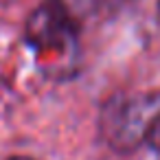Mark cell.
Here are the masks:
<instances>
[{"mask_svg":"<svg viewBox=\"0 0 160 160\" xmlns=\"http://www.w3.org/2000/svg\"><path fill=\"white\" fill-rule=\"evenodd\" d=\"M158 97H112L101 110V134L116 151H132L145 140L147 127L160 112Z\"/></svg>","mask_w":160,"mask_h":160,"instance_id":"1","label":"cell"},{"mask_svg":"<svg viewBox=\"0 0 160 160\" xmlns=\"http://www.w3.org/2000/svg\"><path fill=\"white\" fill-rule=\"evenodd\" d=\"M77 24L64 13L55 0L42 2L27 22V42L38 55H66L75 48Z\"/></svg>","mask_w":160,"mask_h":160,"instance_id":"2","label":"cell"},{"mask_svg":"<svg viewBox=\"0 0 160 160\" xmlns=\"http://www.w3.org/2000/svg\"><path fill=\"white\" fill-rule=\"evenodd\" d=\"M55 2L64 9V13L79 27V22L88 16H92L94 11H99L103 7L105 0H55Z\"/></svg>","mask_w":160,"mask_h":160,"instance_id":"3","label":"cell"},{"mask_svg":"<svg viewBox=\"0 0 160 160\" xmlns=\"http://www.w3.org/2000/svg\"><path fill=\"white\" fill-rule=\"evenodd\" d=\"M145 142L149 147H153L156 151H160V112L153 116V121L149 123L147 127V134H145Z\"/></svg>","mask_w":160,"mask_h":160,"instance_id":"4","label":"cell"},{"mask_svg":"<svg viewBox=\"0 0 160 160\" xmlns=\"http://www.w3.org/2000/svg\"><path fill=\"white\" fill-rule=\"evenodd\" d=\"M9 160H33V158H27V156H13V158H9Z\"/></svg>","mask_w":160,"mask_h":160,"instance_id":"5","label":"cell"}]
</instances>
